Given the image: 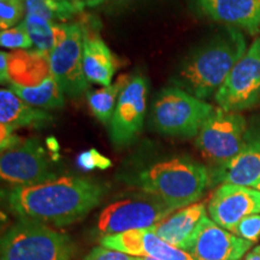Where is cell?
<instances>
[{
  "instance_id": "6da1fadb",
  "label": "cell",
  "mask_w": 260,
  "mask_h": 260,
  "mask_svg": "<svg viewBox=\"0 0 260 260\" xmlns=\"http://www.w3.org/2000/svg\"><path fill=\"white\" fill-rule=\"evenodd\" d=\"M106 190L103 183L90 178L61 176L35 186L14 187L6 200L19 218L65 226L95 209Z\"/></svg>"
},
{
  "instance_id": "7a4b0ae2",
  "label": "cell",
  "mask_w": 260,
  "mask_h": 260,
  "mask_svg": "<svg viewBox=\"0 0 260 260\" xmlns=\"http://www.w3.org/2000/svg\"><path fill=\"white\" fill-rule=\"evenodd\" d=\"M246 52L247 42L242 31L225 27L187 57L174 82L191 95L207 99L218 92Z\"/></svg>"
},
{
  "instance_id": "3957f363",
  "label": "cell",
  "mask_w": 260,
  "mask_h": 260,
  "mask_svg": "<svg viewBox=\"0 0 260 260\" xmlns=\"http://www.w3.org/2000/svg\"><path fill=\"white\" fill-rule=\"evenodd\" d=\"M133 187L181 210L197 203L210 183V171L188 157L157 161L128 178Z\"/></svg>"
},
{
  "instance_id": "277c9868",
  "label": "cell",
  "mask_w": 260,
  "mask_h": 260,
  "mask_svg": "<svg viewBox=\"0 0 260 260\" xmlns=\"http://www.w3.org/2000/svg\"><path fill=\"white\" fill-rule=\"evenodd\" d=\"M74 243L47 224L19 218L2 237V256L8 260H70Z\"/></svg>"
},
{
  "instance_id": "5b68a950",
  "label": "cell",
  "mask_w": 260,
  "mask_h": 260,
  "mask_svg": "<svg viewBox=\"0 0 260 260\" xmlns=\"http://www.w3.org/2000/svg\"><path fill=\"white\" fill-rule=\"evenodd\" d=\"M213 111L211 104L178 87H168L154 100L152 122L161 134L193 138L199 134Z\"/></svg>"
},
{
  "instance_id": "8992f818",
  "label": "cell",
  "mask_w": 260,
  "mask_h": 260,
  "mask_svg": "<svg viewBox=\"0 0 260 260\" xmlns=\"http://www.w3.org/2000/svg\"><path fill=\"white\" fill-rule=\"evenodd\" d=\"M176 211L160 198L140 190L107 205L98 217L96 230L105 236L149 229Z\"/></svg>"
},
{
  "instance_id": "52a82bcc",
  "label": "cell",
  "mask_w": 260,
  "mask_h": 260,
  "mask_svg": "<svg viewBox=\"0 0 260 260\" xmlns=\"http://www.w3.org/2000/svg\"><path fill=\"white\" fill-rule=\"evenodd\" d=\"M247 133L246 118L240 112L218 107L195 139L203 157L217 169L232 161L241 151Z\"/></svg>"
},
{
  "instance_id": "ba28073f",
  "label": "cell",
  "mask_w": 260,
  "mask_h": 260,
  "mask_svg": "<svg viewBox=\"0 0 260 260\" xmlns=\"http://www.w3.org/2000/svg\"><path fill=\"white\" fill-rule=\"evenodd\" d=\"M214 99L226 111L240 112L260 100V37L239 60L224 81Z\"/></svg>"
},
{
  "instance_id": "9c48e42d",
  "label": "cell",
  "mask_w": 260,
  "mask_h": 260,
  "mask_svg": "<svg viewBox=\"0 0 260 260\" xmlns=\"http://www.w3.org/2000/svg\"><path fill=\"white\" fill-rule=\"evenodd\" d=\"M0 175L15 187L35 186L58 178L38 139H25L14 148L2 152Z\"/></svg>"
},
{
  "instance_id": "30bf717a",
  "label": "cell",
  "mask_w": 260,
  "mask_h": 260,
  "mask_svg": "<svg viewBox=\"0 0 260 260\" xmlns=\"http://www.w3.org/2000/svg\"><path fill=\"white\" fill-rule=\"evenodd\" d=\"M83 27L68 24L67 35L50 53L51 74L64 94L79 98L88 90L83 71Z\"/></svg>"
},
{
  "instance_id": "8fae6325",
  "label": "cell",
  "mask_w": 260,
  "mask_h": 260,
  "mask_svg": "<svg viewBox=\"0 0 260 260\" xmlns=\"http://www.w3.org/2000/svg\"><path fill=\"white\" fill-rule=\"evenodd\" d=\"M147 90L145 76L135 75L119 95L110 122V139L116 147L130 145L141 133L147 110Z\"/></svg>"
},
{
  "instance_id": "7c38bea8",
  "label": "cell",
  "mask_w": 260,
  "mask_h": 260,
  "mask_svg": "<svg viewBox=\"0 0 260 260\" xmlns=\"http://www.w3.org/2000/svg\"><path fill=\"white\" fill-rule=\"evenodd\" d=\"M252 245L205 216L184 252L194 260H240Z\"/></svg>"
},
{
  "instance_id": "4fadbf2b",
  "label": "cell",
  "mask_w": 260,
  "mask_h": 260,
  "mask_svg": "<svg viewBox=\"0 0 260 260\" xmlns=\"http://www.w3.org/2000/svg\"><path fill=\"white\" fill-rule=\"evenodd\" d=\"M211 219L232 232L243 218L260 214V190L255 188L223 183L214 190L209 203Z\"/></svg>"
},
{
  "instance_id": "5bb4252c",
  "label": "cell",
  "mask_w": 260,
  "mask_h": 260,
  "mask_svg": "<svg viewBox=\"0 0 260 260\" xmlns=\"http://www.w3.org/2000/svg\"><path fill=\"white\" fill-rule=\"evenodd\" d=\"M100 245L133 256L157 260H194L189 253L169 245L152 228L102 236Z\"/></svg>"
},
{
  "instance_id": "9a60e30c",
  "label": "cell",
  "mask_w": 260,
  "mask_h": 260,
  "mask_svg": "<svg viewBox=\"0 0 260 260\" xmlns=\"http://www.w3.org/2000/svg\"><path fill=\"white\" fill-rule=\"evenodd\" d=\"M210 182L255 188L260 183V124L247 130L240 153L224 167L210 171Z\"/></svg>"
},
{
  "instance_id": "2e32d148",
  "label": "cell",
  "mask_w": 260,
  "mask_h": 260,
  "mask_svg": "<svg viewBox=\"0 0 260 260\" xmlns=\"http://www.w3.org/2000/svg\"><path fill=\"white\" fill-rule=\"evenodd\" d=\"M197 10L226 27L242 29L249 34L260 32L259 0H190Z\"/></svg>"
},
{
  "instance_id": "e0dca14e",
  "label": "cell",
  "mask_w": 260,
  "mask_h": 260,
  "mask_svg": "<svg viewBox=\"0 0 260 260\" xmlns=\"http://www.w3.org/2000/svg\"><path fill=\"white\" fill-rule=\"evenodd\" d=\"M205 216V204L195 203L170 214L161 222L152 226V230L169 245L184 251Z\"/></svg>"
},
{
  "instance_id": "ac0fdd59",
  "label": "cell",
  "mask_w": 260,
  "mask_h": 260,
  "mask_svg": "<svg viewBox=\"0 0 260 260\" xmlns=\"http://www.w3.org/2000/svg\"><path fill=\"white\" fill-rule=\"evenodd\" d=\"M83 71L89 83L107 87L112 83L118 63L103 39L83 28Z\"/></svg>"
},
{
  "instance_id": "d6986e66",
  "label": "cell",
  "mask_w": 260,
  "mask_h": 260,
  "mask_svg": "<svg viewBox=\"0 0 260 260\" xmlns=\"http://www.w3.org/2000/svg\"><path fill=\"white\" fill-rule=\"evenodd\" d=\"M8 64L9 83L37 86L52 75L50 56L39 51L8 53Z\"/></svg>"
},
{
  "instance_id": "ffe728a7",
  "label": "cell",
  "mask_w": 260,
  "mask_h": 260,
  "mask_svg": "<svg viewBox=\"0 0 260 260\" xmlns=\"http://www.w3.org/2000/svg\"><path fill=\"white\" fill-rule=\"evenodd\" d=\"M52 121V116L42 109L29 105L10 89L0 90V124L14 130L23 126H38Z\"/></svg>"
},
{
  "instance_id": "44dd1931",
  "label": "cell",
  "mask_w": 260,
  "mask_h": 260,
  "mask_svg": "<svg viewBox=\"0 0 260 260\" xmlns=\"http://www.w3.org/2000/svg\"><path fill=\"white\" fill-rule=\"evenodd\" d=\"M9 89L38 109H58L64 105V93L52 75L37 86L10 83Z\"/></svg>"
},
{
  "instance_id": "7402d4cb",
  "label": "cell",
  "mask_w": 260,
  "mask_h": 260,
  "mask_svg": "<svg viewBox=\"0 0 260 260\" xmlns=\"http://www.w3.org/2000/svg\"><path fill=\"white\" fill-rule=\"evenodd\" d=\"M23 22L37 51L47 56L67 35L68 24L56 23L32 15H25Z\"/></svg>"
},
{
  "instance_id": "603a6c76",
  "label": "cell",
  "mask_w": 260,
  "mask_h": 260,
  "mask_svg": "<svg viewBox=\"0 0 260 260\" xmlns=\"http://www.w3.org/2000/svg\"><path fill=\"white\" fill-rule=\"evenodd\" d=\"M130 80H132V76L129 75H121L116 82L111 83L110 86L87 92V102H88L90 111L104 124L111 122L119 95Z\"/></svg>"
},
{
  "instance_id": "cb8c5ba5",
  "label": "cell",
  "mask_w": 260,
  "mask_h": 260,
  "mask_svg": "<svg viewBox=\"0 0 260 260\" xmlns=\"http://www.w3.org/2000/svg\"><path fill=\"white\" fill-rule=\"evenodd\" d=\"M25 15L51 22H64L83 11L75 0H24Z\"/></svg>"
},
{
  "instance_id": "d4e9b609",
  "label": "cell",
  "mask_w": 260,
  "mask_h": 260,
  "mask_svg": "<svg viewBox=\"0 0 260 260\" xmlns=\"http://www.w3.org/2000/svg\"><path fill=\"white\" fill-rule=\"evenodd\" d=\"M0 44H2L3 47L10 48V50H25V48L31 47L32 41L24 22H22V23H19L14 28L2 30Z\"/></svg>"
},
{
  "instance_id": "484cf974",
  "label": "cell",
  "mask_w": 260,
  "mask_h": 260,
  "mask_svg": "<svg viewBox=\"0 0 260 260\" xmlns=\"http://www.w3.org/2000/svg\"><path fill=\"white\" fill-rule=\"evenodd\" d=\"M24 0H0V28L2 30L16 27L23 16Z\"/></svg>"
},
{
  "instance_id": "4316f807",
  "label": "cell",
  "mask_w": 260,
  "mask_h": 260,
  "mask_svg": "<svg viewBox=\"0 0 260 260\" xmlns=\"http://www.w3.org/2000/svg\"><path fill=\"white\" fill-rule=\"evenodd\" d=\"M233 234L252 243L258 241L260 239V214H252L243 218L233 230Z\"/></svg>"
},
{
  "instance_id": "83f0119b",
  "label": "cell",
  "mask_w": 260,
  "mask_h": 260,
  "mask_svg": "<svg viewBox=\"0 0 260 260\" xmlns=\"http://www.w3.org/2000/svg\"><path fill=\"white\" fill-rule=\"evenodd\" d=\"M77 165L84 171H90L94 169H100L105 170L112 165L111 160L109 158L103 155L96 149H88V151L82 152L77 158Z\"/></svg>"
},
{
  "instance_id": "f1b7e54d",
  "label": "cell",
  "mask_w": 260,
  "mask_h": 260,
  "mask_svg": "<svg viewBox=\"0 0 260 260\" xmlns=\"http://www.w3.org/2000/svg\"><path fill=\"white\" fill-rule=\"evenodd\" d=\"M83 260H144L140 256H133L126 253L106 248V247H94Z\"/></svg>"
},
{
  "instance_id": "f546056e",
  "label": "cell",
  "mask_w": 260,
  "mask_h": 260,
  "mask_svg": "<svg viewBox=\"0 0 260 260\" xmlns=\"http://www.w3.org/2000/svg\"><path fill=\"white\" fill-rule=\"evenodd\" d=\"M22 141H23V139L16 135L14 129L10 128L9 125L0 124V146H2V152L14 148L15 146L21 144Z\"/></svg>"
},
{
  "instance_id": "4dcf8cb0",
  "label": "cell",
  "mask_w": 260,
  "mask_h": 260,
  "mask_svg": "<svg viewBox=\"0 0 260 260\" xmlns=\"http://www.w3.org/2000/svg\"><path fill=\"white\" fill-rule=\"evenodd\" d=\"M0 79L2 82H9V64L6 52L0 53Z\"/></svg>"
},
{
  "instance_id": "1f68e13d",
  "label": "cell",
  "mask_w": 260,
  "mask_h": 260,
  "mask_svg": "<svg viewBox=\"0 0 260 260\" xmlns=\"http://www.w3.org/2000/svg\"><path fill=\"white\" fill-rule=\"evenodd\" d=\"M75 2L83 10L84 8H95V6L102 5L106 0H75Z\"/></svg>"
},
{
  "instance_id": "d6a6232c",
  "label": "cell",
  "mask_w": 260,
  "mask_h": 260,
  "mask_svg": "<svg viewBox=\"0 0 260 260\" xmlns=\"http://www.w3.org/2000/svg\"><path fill=\"white\" fill-rule=\"evenodd\" d=\"M243 260H260V246H256L254 249H252Z\"/></svg>"
},
{
  "instance_id": "836d02e7",
  "label": "cell",
  "mask_w": 260,
  "mask_h": 260,
  "mask_svg": "<svg viewBox=\"0 0 260 260\" xmlns=\"http://www.w3.org/2000/svg\"><path fill=\"white\" fill-rule=\"evenodd\" d=\"M118 3H122V4H129V3H134L138 2V0H117Z\"/></svg>"
},
{
  "instance_id": "e575fe53",
  "label": "cell",
  "mask_w": 260,
  "mask_h": 260,
  "mask_svg": "<svg viewBox=\"0 0 260 260\" xmlns=\"http://www.w3.org/2000/svg\"><path fill=\"white\" fill-rule=\"evenodd\" d=\"M144 260H157V259H152V258H144Z\"/></svg>"
},
{
  "instance_id": "d590c367",
  "label": "cell",
  "mask_w": 260,
  "mask_h": 260,
  "mask_svg": "<svg viewBox=\"0 0 260 260\" xmlns=\"http://www.w3.org/2000/svg\"><path fill=\"white\" fill-rule=\"evenodd\" d=\"M255 189H258V190H260V183L258 184V186H256V187H255Z\"/></svg>"
},
{
  "instance_id": "8d00e7d4",
  "label": "cell",
  "mask_w": 260,
  "mask_h": 260,
  "mask_svg": "<svg viewBox=\"0 0 260 260\" xmlns=\"http://www.w3.org/2000/svg\"><path fill=\"white\" fill-rule=\"evenodd\" d=\"M2 260H8L6 258H4V256H2Z\"/></svg>"
},
{
  "instance_id": "74e56055",
  "label": "cell",
  "mask_w": 260,
  "mask_h": 260,
  "mask_svg": "<svg viewBox=\"0 0 260 260\" xmlns=\"http://www.w3.org/2000/svg\"><path fill=\"white\" fill-rule=\"evenodd\" d=\"M259 2H260V0H259Z\"/></svg>"
}]
</instances>
